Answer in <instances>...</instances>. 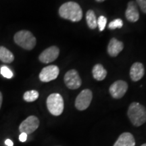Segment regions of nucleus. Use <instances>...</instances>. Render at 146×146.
Instances as JSON below:
<instances>
[{
  "label": "nucleus",
  "mask_w": 146,
  "mask_h": 146,
  "mask_svg": "<svg viewBox=\"0 0 146 146\" xmlns=\"http://www.w3.org/2000/svg\"><path fill=\"white\" fill-rule=\"evenodd\" d=\"M127 115L131 123L135 127H139L146 122V108L138 102H133L129 106Z\"/></svg>",
  "instance_id": "2"
},
{
  "label": "nucleus",
  "mask_w": 146,
  "mask_h": 146,
  "mask_svg": "<svg viewBox=\"0 0 146 146\" xmlns=\"http://www.w3.org/2000/svg\"><path fill=\"white\" fill-rule=\"evenodd\" d=\"M2 101H3V96H2V94L0 92V109H1V104H2Z\"/></svg>",
  "instance_id": "25"
},
{
  "label": "nucleus",
  "mask_w": 146,
  "mask_h": 146,
  "mask_svg": "<svg viewBox=\"0 0 146 146\" xmlns=\"http://www.w3.org/2000/svg\"><path fill=\"white\" fill-rule=\"evenodd\" d=\"M39 126V120L35 116H30L27 117L19 126V131L27 135L31 134L38 129Z\"/></svg>",
  "instance_id": "6"
},
{
  "label": "nucleus",
  "mask_w": 146,
  "mask_h": 146,
  "mask_svg": "<svg viewBox=\"0 0 146 146\" xmlns=\"http://www.w3.org/2000/svg\"><path fill=\"white\" fill-rule=\"evenodd\" d=\"M27 134L25 133H21V135H20L19 136V140L21 141V142H25L27 141Z\"/></svg>",
  "instance_id": "23"
},
{
  "label": "nucleus",
  "mask_w": 146,
  "mask_h": 146,
  "mask_svg": "<svg viewBox=\"0 0 146 146\" xmlns=\"http://www.w3.org/2000/svg\"><path fill=\"white\" fill-rule=\"evenodd\" d=\"M113 146H135V139L130 133H123L118 137Z\"/></svg>",
  "instance_id": "13"
},
{
  "label": "nucleus",
  "mask_w": 146,
  "mask_h": 146,
  "mask_svg": "<svg viewBox=\"0 0 146 146\" xmlns=\"http://www.w3.org/2000/svg\"><path fill=\"white\" fill-rule=\"evenodd\" d=\"M93 76L97 81H102L107 75V71L100 64H97L94 66L92 70Z\"/></svg>",
  "instance_id": "15"
},
{
  "label": "nucleus",
  "mask_w": 146,
  "mask_h": 146,
  "mask_svg": "<svg viewBox=\"0 0 146 146\" xmlns=\"http://www.w3.org/2000/svg\"><path fill=\"white\" fill-rule=\"evenodd\" d=\"M136 1L142 12L146 14V0H136Z\"/></svg>",
  "instance_id": "22"
},
{
  "label": "nucleus",
  "mask_w": 146,
  "mask_h": 146,
  "mask_svg": "<svg viewBox=\"0 0 146 146\" xmlns=\"http://www.w3.org/2000/svg\"><path fill=\"white\" fill-rule=\"evenodd\" d=\"M60 70L57 66L50 65L42 69L39 74V79L42 82H50L56 79L59 74Z\"/></svg>",
  "instance_id": "9"
},
{
  "label": "nucleus",
  "mask_w": 146,
  "mask_h": 146,
  "mask_svg": "<svg viewBox=\"0 0 146 146\" xmlns=\"http://www.w3.org/2000/svg\"><path fill=\"white\" fill-rule=\"evenodd\" d=\"M141 146H146V143H144V144H143V145H141Z\"/></svg>",
  "instance_id": "27"
},
{
  "label": "nucleus",
  "mask_w": 146,
  "mask_h": 146,
  "mask_svg": "<svg viewBox=\"0 0 146 146\" xmlns=\"http://www.w3.org/2000/svg\"><path fill=\"white\" fill-rule=\"evenodd\" d=\"M123 26V22L121 19H115L114 21L110 23L108 28L111 30H114L116 29H120Z\"/></svg>",
  "instance_id": "20"
},
{
  "label": "nucleus",
  "mask_w": 146,
  "mask_h": 146,
  "mask_svg": "<svg viewBox=\"0 0 146 146\" xmlns=\"http://www.w3.org/2000/svg\"><path fill=\"white\" fill-rule=\"evenodd\" d=\"M15 43L27 50H31L36 45V38L31 32L22 30L16 33L14 36Z\"/></svg>",
  "instance_id": "3"
},
{
  "label": "nucleus",
  "mask_w": 146,
  "mask_h": 146,
  "mask_svg": "<svg viewBox=\"0 0 146 146\" xmlns=\"http://www.w3.org/2000/svg\"><path fill=\"white\" fill-rule=\"evenodd\" d=\"M86 21L88 27L91 29H96L98 27V24H97V19L96 14L93 10H89L87 12L86 14Z\"/></svg>",
  "instance_id": "17"
},
{
  "label": "nucleus",
  "mask_w": 146,
  "mask_h": 146,
  "mask_svg": "<svg viewBox=\"0 0 146 146\" xmlns=\"http://www.w3.org/2000/svg\"><path fill=\"white\" fill-rule=\"evenodd\" d=\"M124 48L123 42L118 41L115 38H112L110 40L108 45V53L112 57H116Z\"/></svg>",
  "instance_id": "12"
},
{
  "label": "nucleus",
  "mask_w": 146,
  "mask_h": 146,
  "mask_svg": "<svg viewBox=\"0 0 146 146\" xmlns=\"http://www.w3.org/2000/svg\"><path fill=\"white\" fill-rule=\"evenodd\" d=\"M92 98V91L90 89H84L76 97L75 100L76 108L80 111L86 110L90 105Z\"/></svg>",
  "instance_id": "5"
},
{
  "label": "nucleus",
  "mask_w": 146,
  "mask_h": 146,
  "mask_svg": "<svg viewBox=\"0 0 146 146\" xmlns=\"http://www.w3.org/2000/svg\"><path fill=\"white\" fill-rule=\"evenodd\" d=\"M107 23V18L104 16H100L98 18V21H97V24H98V27L99 28L100 31L104 30L106 25Z\"/></svg>",
  "instance_id": "21"
},
{
  "label": "nucleus",
  "mask_w": 146,
  "mask_h": 146,
  "mask_svg": "<svg viewBox=\"0 0 146 146\" xmlns=\"http://www.w3.org/2000/svg\"><path fill=\"white\" fill-rule=\"evenodd\" d=\"M96 1H98V2H102V1H104L105 0H96Z\"/></svg>",
  "instance_id": "26"
},
{
  "label": "nucleus",
  "mask_w": 146,
  "mask_h": 146,
  "mask_svg": "<svg viewBox=\"0 0 146 146\" xmlns=\"http://www.w3.org/2000/svg\"><path fill=\"white\" fill-rule=\"evenodd\" d=\"M64 83L68 89H76L81 86L82 81L77 71L72 69L66 73Z\"/></svg>",
  "instance_id": "7"
},
{
  "label": "nucleus",
  "mask_w": 146,
  "mask_h": 146,
  "mask_svg": "<svg viewBox=\"0 0 146 146\" xmlns=\"http://www.w3.org/2000/svg\"><path fill=\"white\" fill-rule=\"evenodd\" d=\"M5 143L6 144V145L8 146H13L14 145L13 142L11 141L10 139H6V140H5Z\"/></svg>",
  "instance_id": "24"
},
{
  "label": "nucleus",
  "mask_w": 146,
  "mask_h": 146,
  "mask_svg": "<svg viewBox=\"0 0 146 146\" xmlns=\"http://www.w3.org/2000/svg\"><path fill=\"white\" fill-rule=\"evenodd\" d=\"M145 73L144 66L141 63L135 62L131 66L130 70V76L133 81L136 82L141 79Z\"/></svg>",
  "instance_id": "14"
},
{
  "label": "nucleus",
  "mask_w": 146,
  "mask_h": 146,
  "mask_svg": "<svg viewBox=\"0 0 146 146\" xmlns=\"http://www.w3.org/2000/svg\"><path fill=\"white\" fill-rule=\"evenodd\" d=\"M125 16L127 19L131 23H135L139 18L137 5L135 1H129L128 3L127 9L125 12Z\"/></svg>",
  "instance_id": "11"
},
{
  "label": "nucleus",
  "mask_w": 146,
  "mask_h": 146,
  "mask_svg": "<svg viewBox=\"0 0 146 146\" xmlns=\"http://www.w3.org/2000/svg\"><path fill=\"white\" fill-rule=\"evenodd\" d=\"M47 107L49 112L54 116H60L62 114L64 103L62 96L59 94H52L47 99Z\"/></svg>",
  "instance_id": "4"
},
{
  "label": "nucleus",
  "mask_w": 146,
  "mask_h": 146,
  "mask_svg": "<svg viewBox=\"0 0 146 146\" xmlns=\"http://www.w3.org/2000/svg\"><path fill=\"white\" fill-rule=\"evenodd\" d=\"M0 60L3 63H12L14 60L13 54L3 46H0Z\"/></svg>",
  "instance_id": "16"
},
{
  "label": "nucleus",
  "mask_w": 146,
  "mask_h": 146,
  "mask_svg": "<svg viewBox=\"0 0 146 146\" xmlns=\"http://www.w3.org/2000/svg\"><path fill=\"white\" fill-rule=\"evenodd\" d=\"M39 92L36 90H31L26 91L23 96V99L27 102H33L39 98Z\"/></svg>",
  "instance_id": "18"
},
{
  "label": "nucleus",
  "mask_w": 146,
  "mask_h": 146,
  "mask_svg": "<svg viewBox=\"0 0 146 146\" xmlns=\"http://www.w3.org/2000/svg\"><path fill=\"white\" fill-rule=\"evenodd\" d=\"M0 72H1V74L3 77L8 78V79L12 78L14 76L12 71L8 66H2L1 67V68H0Z\"/></svg>",
  "instance_id": "19"
},
{
  "label": "nucleus",
  "mask_w": 146,
  "mask_h": 146,
  "mask_svg": "<svg viewBox=\"0 0 146 146\" xmlns=\"http://www.w3.org/2000/svg\"><path fill=\"white\" fill-rule=\"evenodd\" d=\"M60 54V50L58 47L52 46L45 50L39 55V59L41 62L47 64L52 62L57 59Z\"/></svg>",
  "instance_id": "10"
},
{
  "label": "nucleus",
  "mask_w": 146,
  "mask_h": 146,
  "mask_svg": "<svg viewBox=\"0 0 146 146\" xmlns=\"http://www.w3.org/2000/svg\"><path fill=\"white\" fill-rule=\"evenodd\" d=\"M128 89V84L125 81L119 80L114 82L110 87V94L114 99H120L125 96Z\"/></svg>",
  "instance_id": "8"
},
{
  "label": "nucleus",
  "mask_w": 146,
  "mask_h": 146,
  "mask_svg": "<svg viewBox=\"0 0 146 146\" xmlns=\"http://www.w3.org/2000/svg\"><path fill=\"white\" fill-rule=\"evenodd\" d=\"M60 17L72 22H78L83 17V11L77 3L68 1L64 3L59 9Z\"/></svg>",
  "instance_id": "1"
}]
</instances>
